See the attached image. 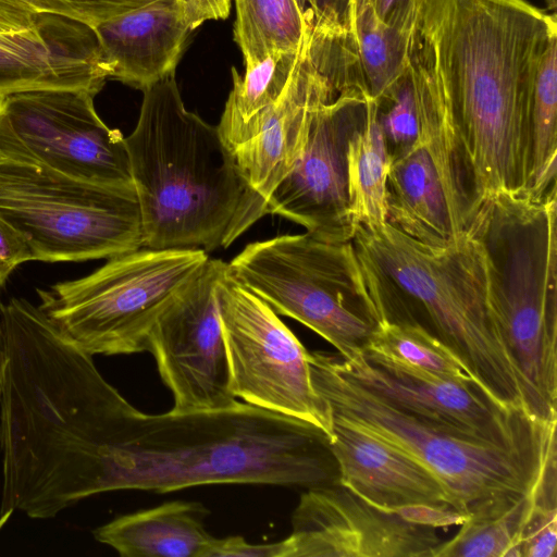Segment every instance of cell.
I'll return each instance as SVG.
<instances>
[{"mask_svg":"<svg viewBox=\"0 0 557 557\" xmlns=\"http://www.w3.org/2000/svg\"><path fill=\"white\" fill-rule=\"evenodd\" d=\"M216 298L235 397L306 423L331 444L332 410L313 386L301 342L270 305L231 275L228 265Z\"/></svg>","mask_w":557,"mask_h":557,"instance_id":"obj_10","label":"cell"},{"mask_svg":"<svg viewBox=\"0 0 557 557\" xmlns=\"http://www.w3.org/2000/svg\"><path fill=\"white\" fill-rule=\"evenodd\" d=\"M375 102L389 157L416 145L420 137V123L408 65L398 81Z\"/></svg>","mask_w":557,"mask_h":557,"instance_id":"obj_29","label":"cell"},{"mask_svg":"<svg viewBox=\"0 0 557 557\" xmlns=\"http://www.w3.org/2000/svg\"><path fill=\"white\" fill-rule=\"evenodd\" d=\"M125 137L143 248H226L267 214L216 126L188 111L175 74L143 90Z\"/></svg>","mask_w":557,"mask_h":557,"instance_id":"obj_3","label":"cell"},{"mask_svg":"<svg viewBox=\"0 0 557 557\" xmlns=\"http://www.w3.org/2000/svg\"><path fill=\"white\" fill-rule=\"evenodd\" d=\"M301 11L306 12L309 9L308 0H296Z\"/></svg>","mask_w":557,"mask_h":557,"instance_id":"obj_39","label":"cell"},{"mask_svg":"<svg viewBox=\"0 0 557 557\" xmlns=\"http://www.w3.org/2000/svg\"><path fill=\"white\" fill-rule=\"evenodd\" d=\"M329 449L337 468V483L379 509L394 512L413 505L455 507L430 470L377 437L334 422Z\"/></svg>","mask_w":557,"mask_h":557,"instance_id":"obj_18","label":"cell"},{"mask_svg":"<svg viewBox=\"0 0 557 557\" xmlns=\"http://www.w3.org/2000/svg\"><path fill=\"white\" fill-rule=\"evenodd\" d=\"M208 513L200 503L173 500L116 517L92 534L122 557H206Z\"/></svg>","mask_w":557,"mask_h":557,"instance_id":"obj_20","label":"cell"},{"mask_svg":"<svg viewBox=\"0 0 557 557\" xmlns=\"http://www.w3.org/2000/svg\"><path fill=\"white\" fill-rule=\"evenodd\" d=\"M352 244L381 322L423 326L497 405L529 413L521 376L490 304L481 248L467 231L436 247L385 222L357 225Z\"/></svg>","mask_w":557,"mask_h":557,"instance_id":"obj_4","label":"cell"},{"mask_svg":"<svg viewBox=\"0 0 557 557\" xmlns=\"http://www.w3.org/2000/svg\"><path fill=\"white\" fill-rule=\"evenodd\" d=\"M48 13L0 0V35L23 33L38 26Z\"/></svg>","mask_w":557,"mask_h":557,"instance_id":"obj_38","label":"cell"},{"mask_svg":"<svg viewBox=\"0 0 557 557\" xmlns=\"http://www.w3.org/2000/svg\"><path fill=\"white\" fill-rule=\"evenodd\" d=\"M311 26L282 96L263 116L257 135L233 152L247 184L265 202L299 160L315 107L334 91L309 54Z\"/></svg>","mask_w":557,"mask_h":557,"instance_id":"obj_17","label":"cell"},{"mask_svg":"<svg viewBox=\"0 0 557 557\" xmlns=\"http://www.w3.org/2000/svg\"><path fill=\"white\" fill-rule=\"evenodd\" d=\"M466 231L481 248L490 304L527 409L557 421V189L487 197Z\"/></svg>","mask_w":557,"mask_h":557,"instance_id":"obj_5","label":"cell"},{"mask_svg":"<svg viewBox=\"0 0 557 557\" xmlns=\"http://www.w3.org/2000/svg\"><path fill=\"white\" fill-rule=\"evenodd\" d=\"M394 513L409 523L435 530L460 525L468 517L455 507L444 505H413L396 509Z\"/></svg>","mask_w":557,"mask_h":557,"instance_id":"obj_35","label":"cell"},{"mask_svg":"<svg viewBox=\"0 0 557 557\" xmlns=\"http://www.w3.org/2000/svg\"><path fill=\"white\" fill-rule=\"evenodd\" d=\"M556 15L528 0H422L407 65L448 206L527 190L537 65ZM474 212V211H473Z\"/></svg>","mask_w":557,"mask_h":557,"instance_id":"obj_1","label":"cell"},{"mask_svg":"<svg viewBox=\"0 0 557 557\" xmlns=\"http://www.w3.org/2000/svg\"><path fill=\"white\" fill-rule=\"evenodd\" d=\"M386 189V222L401 233L436 247L458 238L437 169L425 147L417 143L391 158Z\"/></svg>","mask_w":557,"mask_h":557,"instance_id":"obj_21","label":"cell"},{"mask_svg":"<svg viewBox=\"0 0 557 557\" xmlns=\"http://www.w3.org/2000/svg\"><path fill=\"white\" fill-rule=\"evenodd\" d=\"M301 47L268 55L261 62L245 67L244 76H239L235 67L232 69L233 89L216 125L232 152L259 132L263 116L286 88Z\"/></svg>","mask_w":557,"mask_h":557,"instance_id":"obj_22","label":"cell"},{"mask_svg":"<svg viewBox=\"0 0 557 557\" xmlns=\"http://www.w3.org/2000/svg\"><path fill=\"white\" fill-rule=\"evenodd\" d=\"M36 13H50L84 23L92 28L110 18L157 0H3Z\"/></svg>","mask_w":557,"mask_h":557,"instance_id":"obj_31","label":"cell"},{"mask_svg":"<svg viewBox=\"0 0 557 557\" xmlns=\"http://www.w3.org/2000/svg\"><path fill=\"white\" fill-rule=\"evenodd\" d=\"M311 379L333 421L358 429L409 455L443 484L455 507L469 515L485 504L535 488L556 460V436L508 446L460 434L410 414L359 384L336 352H309Z\"/></svg>","mask_w":557,"mask_h":557,"instance_id":"obj_6","label":"cell"},{"mask_svg":"<svg viewBox=\"0 0 557 557\" xmlns=\"http://www.w3.org/2000/svg\"><path fill=\"white\" fill-rule=\"evenodd\" d=\"M284 540L275 543L251 544L243 536L213 537L206 557H284Z\"/></svg>","mask_w":557,"mask_h":557,"instance_id":"obj_33","label":"cell"},{"mask_svg":"<svg viewBox=\"0 0 557 557\" xmlns=\"http://www.w3.org/2000/svg\"><path fill=\"white\" fill-rule=\"evenodd\" d=\"M350 0H308L312 32L323 36H343L348 28Z\"/></svg>","mask_w":557,"mask_h":557,"instance_id":"obj_32","label":"cell"},{"mask_svg":"<svg viewBox=\"0 0 557 557\" xmlns=\"http://www.w3.org/2000/svg\"><path fill=\"white\" fill-rule=\"evenodd\" d=\"M557 37L537 65L531 102V168L527 191L544 196L556 188Z\"/></svg>","mask_w":557,"mask_h":557,"instance_id":"obj_27","label":"cell"},{"mask_svg":"<svg viewBox=\"0 0 557 557\" xmlns=\"http://www.w3.org/2000/svg\"><path fill=\"white\" fill-rule=\"evenodd\" d=\"M374 12L388 26L408 38L422 0H368Z\"/></svg>","mask_w":557,"mask_h":557,"instance_id":"obj_36","label":"cell"},{"mask_svg":"<svg viewBox=\"0 0 557 557\" xmlns=\"http://www.w3.org/2000/svg\"><path fill=\"white\" fill-rule=\"evenodd\" d=\"M94 29L110 78L141 91L175 74L190 32L176 0H157Z\"/></svg>","mask_w":557,"mask_h":557,"instance_id":"obj_19","label":"cell"},{"mask_svg":"<svg viewBox=\"0 0 557 557\" xmlns=\"http://www.w3.org/2000/svg\"><path fill=\"white\" fill-rule=\"evenodd\" d=\"M391 157L370 98L364 121L354 131L346 152L348 213L357 225L376 226L386 222V185Z\"/></svg>","mask_w":557,"mask_h":557,"instance_id":"obj_23","label":"cell"},{"mask_svg":"<svg viewBox=\"0 0 557 557\" xmlns=\"http://www.w3.org/2000/svg\"><path fill=\"white\" fill-rule=\"evenodd\" d=\"M208 259L201 249L140 248L84 277L38 289V308L91 356L147 351L158 315Z\"/></svg>","mask_w":557,"mask_h":557,"instance_id":"obj_8","label":"cell"},{"mask_svg":"<svg viewBox=\"0 0 557 557\" xmlns=\"http://www.w3.org/2000/svg\"><path fill=\"white\" fill-rule=\"evenodd\" d=\"M33 260L24 236L0 218V288L22 263Z\"/></svg>","mask_w":557,"mask_h":557,"instance_id":"obj_34","label":"cell"},{"mask_svg":"<svg viewBox=\"0 0 557 557\" xmlns=\"http://www.w3.org/2000/svg\"><path fill=\"white\" fill-rule=\"evenodd\" d=\"M110 69L95 29L48 13L33 29L0 35V106L12 92L86 89L98 94Z\"/></svg>","mask_w":557,"mask_h":557,"instance_id":"obj_16","label":"cell"},{"mask_svg":"<svg viewBox=\"0 0 557 557\" xmlns=\"http://www.w3.org/2000/svg\"><path fill=\"white\" fill-rule=\"evenodd\" d=\"M363 351L382 355L445 379L475 383L457 355L417 323H379Z\"/></svg>","mask_w":557,"mask_h":557,"instance_id":"obj_28","label":"cell"},{"mask_svg":"<svg viewBox=\"0 0 557 557\" xmlns=\"http://www.w3.org/2000/svg\"><path fill=\"white\" fill-rule=\"evenodd\" d=\"M231 275L282 315L329 342L344 359L363 351L381 322L352 240L309 233L247 245Z\"/></svg>","mask_w":557,"mask_h":557,"instance_id":"obj_7","label":"cell"},{"mask_svg":"<svg viewBox=\"0 0 557 557\" xmlns=\"http://www.w3.org/2000/svg\"><path fill=\"white\" fill-rule=\"evenodd\" d=\"M228 263L208 259L158 315L148 335L175 413L223 410L236 400L231 385L216 286Z\"/></svg>","mask_w":557,"mask_h":557,"instance_id":"obj_12","label":"cell"},{"mask_svg":"<svg viewBox=\"0 0 557 557\" xmlns=\"http://www.w3.org/2000/svg\"><path fill=\"white\" fill-rule=\"evenodd\" d=\"M435 529L379 509L335 482L306 488L284 539V557H431Z\"/></svg>","mask_w":557,"mask_h":557,"instance_id":"obj_15","label":"cell"},{"mask_svg":"<svg viewBox=\"0 0 557 557\" xmlns=\"http://www.w3.org/2000/svg\"><path fill=\"white\" fill-rule=\"evenodd\" d=\"M338 366L355 381L397 408L447 430L508 446L556 436L557 421L505 410L475 383L445 379L392 358L361 351Z\"/></svg>","mask_w":557,"mask_h":557,"instance_id":"obj_13","label":"cell"},{"mask_svg":"<svg viewBox=\"0 0 557 557\" xmlns=\"http://www.w3.org/2000/svg\"><path fill=\"white\" fill-rule=\"evenodd\" d=\"M190 30L209 20H224L230 14L231 0H176Z\"/></svg>","mask_w":557,"mask_h":557,"instance_id":"obj_37","label":"cell"},{"mask_svg":"<svg viewBox=\"0 0 557 557\" xmlns=\"http://www.w3.org/2000/svg\"><path fill=\"white\" fill-rule=\"evenodd\" d=\"M0 395H1V370H0Z\"/></svg>","mask_w":557,"mask_h":557,"instance_id":"obj_41","label":"cell"},{"mask_svg":"<svg viewBox=\"0 0 557 557\" xmlns=\"http://www.w3.org/2000/svg\"><path fill=\"white\" fill-rule=\"evenodd\" d=\"M537 485L528 494L497 498L470 512L459 531L442 541L431 557H518Z\"/></svg>","mask_w":557,"mask_h":557,"instance_id":"obj_24","label":"cell"},{"mask_svg":"<svg viewBox=\"0 0 557 557\" xmlns=\"http://www.w3.org/2000/svg\"><path fill=\"white\" fill-rule=\"evenodd\" d=\"M337 476L326 437L298 420L244 401L223 410L148 414L115 388L97 494L209 484L310 488Z\"/></svg>","mask_w":557,"mask_h":557,"instance_id":"obj_2","label":"cell"},{"mask_svg":"<svg viewBox=\"0 0 557 557\" xmlns=\"http://www.w3.org/2000/svg\"><path fill=\"white\" fill-rule=\"evenodd\" d=\"M234 40L245 67L275 52L298 50L313 21L310 9L301 11L296 0H234Z\"/></svg>","mask_w":557,"mask_h":557,"instance_id":"obj_26","label":"cell"},{"mask_svg":"<svg viewBox=\"0 0 557 557\" xmlns=\"http://www.w3.org/2000/svg\"><path fill=\"white\" fill-rule=\"evenodd\" d=\"M548 10H555L557 7V0H544Z\"/></svg>","mask_w":557,"mask_h":557,"instance_id":"obj_40","label":"cell"},{"mask_svg":"<svg viewBox=\"0 0 557 557\" xmlns=\"http://www.w3.org/2000/svg\"><path fill=\"white\" fill-rule=\"evenodd\" d=\"M370 95L359 88L333 91L314 109L305 149L265 202L277 214L327 240H352L348 213L346 152L364 121Z\"/></svg>","mask_w":557,"mask_h":557,"instance_id":"obj_14","label":"cell"},{"mask_svg":"<svg viewBox=\"0 0 557 557\" xmlns=\"http://www.w3.org/2000/svg\"><path fill=\"white\" fill-rule=\"evenodd\" d=\"M346 38L370 97L379 100L407 69L408 38L380 20L368 0H350Z\"/></svg>","mask_w":557,"mask_h":557,"instance_id":"obj_25","label":"cell"},{"mask_svg":"<svg viewBox=\"0 0 557 557\" xmlns=\"http://www.w3.org/2000/svg\"><path fill=\"white\" fill-rule=\"evenodd\" d=\"M556 461L545 469L524 522L518 557H555L557 545Z\"/></svg>","mask_w":557,"mask_h":557,"instance_id":"obj_30","label":"cell"},{"mask_svg":"<svg viewBox=\"0 0 557 557\" xmlns=\"http://www.w3.org/2000/svg\"><path fill=\"white\" fill-rule=\"evenodd\" d=\"M0 218L24 236L33 260H108L143 248L134 187L97 185L1 157Z\"/></svg>","mask_w":557,"mask_h":557,"instance_id":"obj_9","label":"cell"},{"mask_svg":"<svg viewBox=\"0 0 557 557\" xmlns=\"http://www.w3.org/2000/svg\"><path fill=\"white\" fill-rule=\"evenodd\" d=\"M96 95L69 88L7 95L0 106V157L97 185L134 187L125 137L100 119Z\"/></svg>","mask_w":557,"mask_h":557,"instance_id":"obj_11","label":"cell"}]
</instances>
